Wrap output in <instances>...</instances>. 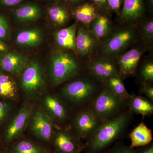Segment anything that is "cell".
<instances>
[{"label": "cell", "mask_w": 153, "mask_h": 153, "mask_svg": "<svg viewBox=\"0 0 153 153\" xmlns=\"http://www.w3.org/2000/svg\"><path fill=\"white\" fill-rule=\"evenodd\" d=\"M134 38L133 31L131 29L120 30L107 41L104 45V52L109 55L119 53L131 43Z\"/></svg>", "instance_id": "4fadbf2b"}, {"label": "cell", "mask_w": 153, "mask_h": 153, "mask_svg": "<svg viewBox=\"0 0 153 153\" xmlns=\"http://www.w3.org/2000/svg\"><path fill=\"white\" fill-rule=\"evenodd\" d=\"M0 153H6V148L4 146L1 140H0Z\"/></svg>", "instance_id": "f35d334b"}, {"label": "cell", "mask_w": 153, "mask_h": 153, "mask_svg": "<svg viewBox=\"0 0 153 153\" xmlns=\"http://www.w3.org/2000/svg\"><path fill=\"white\" fill-rule=\"evenodd\" d=\"M92 1L100 6L104 5L106 1V0H92Z\"/></svg>", "instance_id": "74e56055"}, {"label": "cell", "mask_w": 153, "mask_h": 153, "mask_svg": "<svg viewBox=\"0 0 153 153\" xmlns=\"http://www.w3.org/2000/svg\"><path fill=\"white\" fill-rule=\"evenodd\" d=\"M129 110L134 114H139L143 117L153 114L152 102L142 96L131 94L128 100Z\"/></svg>", "instance_id": "ac0fdd59"}, {"label": "cell", "mask_w": 153, "mask_h": 153, "mask_svg": "<svg viewBox=\"0 0 153 153\" xmlns=\"http://www.w3.org/2000/svg\"><path fill=\"white\" fill-rule=\"evenodd\" d=\"M14 15L19 22H34L41 16V10L36 4H27L16 9Z\"/></svg>", "instance_id": "7402d4cb"}, {"label": "cell", "mask_w": 153, "mask_h": 153, "mask_svg": "<svg viewBox=\"0 0 153 153\" xmlns=\"http://www.w3.org/2000/svg\"><path fill=\"white\" fill-rule=\"evenodd\" d=\"M23 0H1V3L7 7H12L19 4Z\"/></svg>", "instance_id": "d590c367"}, {"label": "cell", "mask_w": 153, "mask_h": 153, "mask_svg": "<svg viewBox=\"0 0 153 153\" xmlns=\"http://www.w3.org/2000/svg\"><path fill=\"white\" fill-rule=\"evenodd\" d=\"M142 55L140 49H132L120 57L118 64L121 76H130L135 73Z\"/></svg>", "instance_id": "9a60e30c"}, {"label": "cell", "mask_w": 153, "mask_h": 153, "mask_svg": "<svg viewBox=\"0 0 153 153\" xmlns=\"http://www.w3.org/2000/svg\"><path fill=\"white\" fill-rule=\"evenodd\" d=\"M143 35L146 39H152L153 38V22L152 20L146 23L143 27Z\"/></svg>", "instance_id": "d6a6232c"}, {"label": "cell", "mask_w": 153, "mask_h": 153, "mask_svg": "<svg viewBox=\"0 0 153 153\" xmlns=\"http://www.w3.org/2000/svg\"><path fill=\"white\" fill-rule=\"evenodd\" d=\"M70 1L73 3H77L81 1L82 0H70Z\"/></svg>", "instance_id": "60d3db41"}, {"label": "cell", "mask_w": 153, "mask_h": 153, "mask_svg": "<svg viewBox=\"0 0 153 153\" xmlns=\"http://www.w3.org/2000/svg\"><path fill=\"white\" fill-rule=\"evenodd\" d=\"M85 75L67 80L57 94L73 114L90 108L105 85L89 71Z\"/></svg>", "instance_id": "6da1fadb"}, {"label": "cell", "mask_w": 153, "mask_h": 153, "mask_svg": "<svg viewBox=\"0 0 153 153\" xmlns=\"http://www.w3.org/2000/svg\"><path fill=\"white\" fill-rule=\"evenodd\" d=\"M129 110L120 116L102 123L94 132L84 140L82 153L103 152L122 140L134 120Z\"/></svg>", "instance_id": "7a4b0ae2"}, {"label": "cell", "mask_w": 153, "mask_h": 153, "mask_svg": "<svg viewBox=\"0 0 153 153\" xmlns=\"http://www.w3.org/2000/svg\"><path fill=\"white\" fill-rule=\"evenodd\" d=\"M90 108L104 122L115 118L128 111V100L116 95L105 84Z\"/></svg>", "instance_id": "3957f363"}, {"label": "cell", "mask_w": 153, "mask_h": 153, "mask_svg": "<svg viewBox=\"0 0 153 153\" xmlns=\"http://www.w3.org/2000/svg\"><path fill=\"white\" fill-rule=\"evenodd\" d=\"M143 10V0H124L121 17L125 21H132L139 18Z\"/></svg>", "instance_id": "603a6c76"}, {"label": "cell", "mask_w": 153, "mask_h": 153, "mask_svg": "<svg viewBox=\"0 0 153 153\" xmlns=\"http://www.w3.org/2000/svg\"><path fill=\"white\" fill-rule=\"evenodd\" d=\"M43 34L37 28H31L21 31L16 36V41L20 46L35 47L43 41Z\"/></svg>", "instance_id": "44dd1931"}, {"label": "cell", "mask_w": 153, "mask_h": 153, "mask_svg": "<svg viewBox=\"0 0 153 153\" xmlns=\"http://www.w3.org/2000/svg\"><path fill=\"white\" fill-rule=\"evenodd\" d=\"M18 85L11 75L0 70V100L14 102L19 98Z\"/></svg>", "instance_id": "2e32d148"}, {"label": "cell", "mask_w": 153, "mask_h": 153, "mask_svg": "<svg viewBox=\"0 0 153 153\" xmlns=\"http://www.w3.org/2000/svg\"><path fill=\"white\" fill-rule=\"evenodd\" d=\"M93 22L91 27L92 34L98 39L104 38L109 31V20L106 17L100 16L97 17Z\"/></svg>", "instance_id": "4316f807"}, {"label": "cell", "mask_w": 153, "mask_h": 153, "mask_svg": "<svg viewBox=\"0 0 153 153\" xmlns=\"http://www.w3.org/2000/svg\"><path fill=\"white\" fill-rule=\"evenodd\" d=\"M50 146L58 153H82L83 142L71 128L57 127Z\"/></svg>", "instance_id": "9c48e42d"}, {"label": "cell", "mask_w": 153, "mask_h": 153, "mask_svg": "<svg viewBox=\"0 0 153 153\" xmlns=\"http://www.w3.org/2000/svg\"><path fill=\"white\" fill-rule=\"evenodd\" d=\"M134 153H153V143L133 149Z\"/></svg>", "instance_id": "836d02e7"}, {"label": "cell", "mask_w": 153, "mask_h": 153, "mask_svg": "<svg viewBox=\"0 0 153 153\" xmlns=\"http://www.w3.org/2000/svg\"><path fill=\"white\" fill-rule=\"evenodd\" d=\"M131 149L146 146L152 142V130L149 128L143 121L137 126L129 134Z\"/></svg>", "instance_id": "e0dca14e"}, {"label": "cell", "mask_w": 153, "mask_h": 153, "mask_svg": "<svg viewBox=\"0 0 153 153\" xmlns=\"http://www.w3.org/2000/svg\"><path fill=\"white\" fill-rule=\"evenodd\" d=\"M16 111L14 102L0 100V135Z\"/></svg>", "instance_id": "cb8c5ba5"}, {"label": "cell", "mask_w": 153, "mask_h": 153, "mask_svg": "<svg viewBox=\"0 0 153 153\" xmlns=\"http://www.w3.org/2000/svg\"><path fill=\"white\" fill-rule=\"evenodd\" d=\"M8 50V47L4 42L0 41V54L6 53Z\"/></svg>", "instance_id": "8d00e7d4"}, {"label": "cell", "mask_w": 153, "mask_h": 153, "mask_svg": "<svg viewBox=\"0 0 153 153\" xmlns=\"http://www.w3.org/2000/svg\"><path fill=\"white\" fill-rule=\"evenodd\" d=\"M88 69L94 76L104 83L112 76H121L119 67L106 59L93 60L88 64Z\"/></svg>", "instance_id": "7c38bea8"}, {"label": "cell", "mask_w": 153, "mask_h": 153, "mask_svg": "<svg viewBox=\"0 0 153 153\" xmlns=\"http://www.w3.org/2000/svg\"><path fill=\"white\" fill-rule=\"evenodd\" d=\"M104 84L108 86L116 95L123 99L128 100L131 94L126 89L121 76H112L108 79Z\"/></svg>", "instance_id": "484cf974"}, {"label": "cell", "mask_w": 153, "mask_h": 153, "mask_svg": "<svg viewBox=\"0 0 153 153\" xmlns=\"http://www.w3.org/2000/svg\"><path fill=\"white\" fill-rule=\"evenodd\" d=\"M140 76L142 83H152L153 82V63L149 62L143 65L140 70Z\"/></svg>", "instance_id": "f1b7e54d"}, {"label": "cell", "mask_w": 153, "mask_h": 153, "mask_svg": "<svg viewBox=\"0 0 153 153\" xmlns=\"http://www.w3.org/2000/svg\"><path fill=\"white\" fill-rule=\"evenodd\" d=\"M28 127L32 138L50 146L57 127L41 107H34Z\"/></svg>", "instance_id": "ba28073f"}, {"label": "cell", "mask_w": 153, "mask_h": 153, "mask_svg": "<svg viewBox=\"0 0 153 153\" xmlns=\"http://www.w3.org/2000/svg\"><path fill=\"white\" fill-rule=\"evenodd\" d=\"M111 8L117 10L120 7L121 0H106Z\"/></svg>", "instance_id": "e575fe53"}, {"label": "cell", "mask_w": 153, "mask_h": 153, "mask_svg": "<svg viewBox=\"0 0 153 153\" xmlns=\"http://www.w3.org/2000/svg\"><path fill=\"white\" fill-rule=\"evenodd\" d=\"M141 88V94L145 96V98L153 103V86L152 83H143Z\"/></svg>", "instance_id": "1f68e13d"}, {"label": "cell", "mask_w": 153, "mask_h": 153, "mask_svg": "<svg viewBox=\"0 0 153 153\" xmlns=\"http://www.w3.org/2000/svg\"><path fill=\"white\" fill-rule=\"evenodd\" d=\"M77 25L74 23L68 27L58 30L55 33V39L57 45L63 49L76 51L75 47Z\"/></svg>", "instance_id": "d6986e66"}, {"label": "cell", "mask_w": 153, "mask_h": 153, "mask_svg": "<svg viewBox=\"0 0 153 153\" xmlns=\"http://www.w3.org/2000/svg\"><path fill=\"white\" fill-rule=\"evenodd\" d=\"M24 55L16 53H4L0 57V70L10 75L20 74L28 64Z\"/></svg>", "instance_id": "5bb4252c"}, {"label": "cell", "mask_w": 153, "mask_h": 153, "mask_svg": "<svg viewBox=\"0 0 153 153\" xmlns=\"http://www.w3.org/2000/svg\"><path fill=\"white\" fill-rule=\"evenodd\" d=\"M101 153H105L104 152H103Z\"/></svg>", "instance_id": "7bdbcfd3"}, {"label": "cell", "mask_w": 153, "mask_h": 153, "mask_svg": "<svg viewBox=\"0 0 153 153\" xmlns=\"http://www.w3.org/2000/svg\"><path fill=\"white\" fill-rule=\"evenodd\" d=\"M20 75V87L29 102L41 98L45 94L44 72L38 62L33 61L28 63Z\"/></svg>", "instance_id": "5b68a950"}, {"label": "cell", "mask_w": 153, "mask_h": 153, "mask_svg": "<svg viewBox=\"0 0 153 153\" xmlns=\"http://www.w3.org/2000/svg\"><path fill=\"white\" fill-rule=\"evenodd\" d=\"M105 153H134L133 149L127 146L123 140L114 144L104 152Z\"/></svg>", "instance_id": "f546056e"}, {"label": "cell", "mask_w": 153, "mask_h": 153, "mask_svg": "<svg viewBox=\"0 0 153 153\" xmlns=\"http://www.w3.org/2000/svg\"><path fill=\"white\" fill-rule=\"evenodd\" d=\"M35 105L33 102H26L16 111L7 125L0 135V140L6 148L14 140L23 136L28 127L30 117Z\"/></svg>", "instance_id": "8992f818"}, {"label": "cell", "mask_w": 153, "mask_h": 153, "mask_svg": "<svg viewBox=\"0 0 153 153\" xmlns=\"http://www.w3.org/2000/svg\"><path fill=\"white\" fill-rule=\"evenodd\" d=\"M41 98V108L57 127H70L73 113L57 94H44Z\"/></svg>", "instance_id": "52a82bcc"}, {"label": "cell", "mask_w": 153, "mask_h": 153, "mask_svg": "<svg viewBox=\"0 0 153 153\" xmlns=\"http://www.w3.org/2000/svg\"><path fill=\"white\" fill-rule=\"evenodd\" d=\"M81 66L71 55L59 52L53 55L49 63V75L52 86L57 87L81 74Z\"/></svg>", "instance_id": "277c9868"}, {"label": "cell", "mask_w": 153, "mask_h": 153, "mask_svg": "<svg viewBox=\"0 0 153 153\" xmlns=\"http://www.w3.org/2000/svg\"><path fill=\"white\" fill-rule=\"evenodd\" d=\"M74 15L77 21L86 25L93 22L97 17L95 8L88 3L76 8L74 11Z\"/></svg>", "instance_id": "d4e9b609"}, {"label": "cell", "mask_w": 153, "mask_h": 153, "mask_svg": "<svg viewBox=\"0 0 153 153\" xmlns=\"http://www.w3.org/2000/svg\"><path fill=\"white\" fill-rule=\"evenodd\" d=\"M94 44L93 37L87 30L82 27L78 28L75 38V47L79 55L85 56L90 54Z\"/></svg>", "instance_id": "ffe728a7"}, {"label": "cell", "mask_w": 153, "mask_h": 153, "mask_svg": "<svg viewBox=\"0 0 153 153\" xmlns=\"http://www.w3.org/2000/svg\"><path fill=\"white\" fill-rule=\"evenodd\" d=\"M52 152L50 146L23 136L14 140L6 148V153H52Z\"/></svg>", "instance_id": "8fae6325"}, {"label": "cell", "mask_w": 153, "mask_h": 153, "mask_svg": "<svg viewBox=\"0 0 153 153\" xmlns=\"http://www.w3.org/2000/svg\"><path fill=\"white\" fill-rule=\"evenodd\" d=\"M149 4L151 7H153V0H148Z\"/></svg>", "instance_id": "ab89813d"}, {"label": "cell", "mask_w": 153, "mask_h": 153, "mask_svg": "<svg viewBox=\"0 0 153 153\" xmlns=\"http://www.w3.org/2000/svg\"><path fill=\"white\" fill-rule=\"evenodd\" d=\"M102 123L89 108L81 110L73 114L70 128L83 141L94 132Z\"/></svg>", "instance_id": "30bf717a"}, {"label": "cell", "mask_w": 153, "mask_h": 153, "mask_svg": "<svg viewBox=\"0 0 153 153\" xmlns=\"http://www.w3.org/2000/svg\"><path fill=\"white\" fill-rule=\"evenodd\" d=\"M10 34V26L7 20L4 16L0 15V39H5Z\"/></svg>", "instance_id": "4dcf8cb0"}, {"label": "cell", "mask_w": 153, "mask_h": 153, "mask_svg": "<svg viewBox=\"0 0 153 153\" xmlns=\"http://www.w3.org/2000/svg\"><path fill=\"white\" fill-rule=\"evenodd\" d=\"M49 19L55 25L61 26L68 21V13L65 9L59 6H52L48 10Z\"/></svg>", "instance_id": "83f0119b"}, {"label": "cell", "mask_w": 153, "mask_h": 153, "mask_svg": "<svg viewBox=\"0 0 153 153\" xmlns=\"http://www.w3.org/2000/svg\"><path fill=\"white\" fill-rule=\"evenodd\" d=\"M52 153H58L56 152H55V151H54L53 150V152H52Z\"/></svg>", "instance_id": "b9f144b4"}]
</instances>
